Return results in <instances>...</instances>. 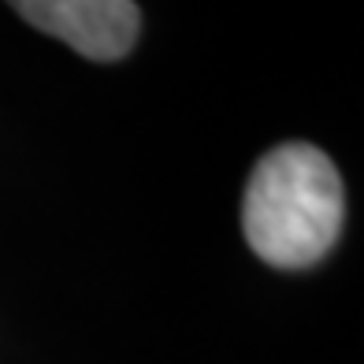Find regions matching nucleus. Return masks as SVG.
I'll use <instances>...</instances> for the list:
<instances>
[{
    "label": "nucleus",
    "instance_id": "obj_1",
    "mask_svg": "<svg viewBox=\"0 0 364 364\" xmlns=\"http://www.w3.org/2000/svg\"><path fill=\"white\" fill-rule=\"evenodd\" d=\"M342 175L316 145L287 141L257 160L242 193V235L279 272L320 264L342 235Z\"/></svg>",
    "mask_w": 364,
    "mask_h": 364
},
{
    "label": "nucleus",
    "instance_id": "obj_2",
    "mask_svg": "<svg viewBox=\"0 0 364 364\" xmlns=\"http://www.w3.org/2000/svg\"><path fill=\"white\" fill-rule=\"evenodd\" d=\"M8 4L41 34L60 38L78 56L97 63L123 60L141 30V11L134 0H8Z\"/></svg>",
    "mask_w": 364,
    "mask_h": 364
}]
</instances>
